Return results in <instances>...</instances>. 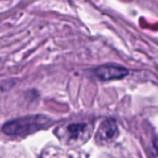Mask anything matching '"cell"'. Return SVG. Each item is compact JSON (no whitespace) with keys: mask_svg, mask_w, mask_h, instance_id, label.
Masks as SVG:
<instances>
[{"mask_svg":"<svg viewBox=\"0 0 158 158\" xmlns=\"http://www.w3.org/2000/svg\"><path fill=\"white\" fill-rule=\"evenodd\" d=\"M52 121L48 117L42 115H34L8 121L2 127V131L7 135L24 136L49 127Z\"/></svg>","mask_w":158,"mask_h":158,"instance_id":"cell-1","label":"cell"},{"mask_svg":"<svg viewBox=\"0 0 158 158\" xmlns=\"http://www.w3.org/2000/svg\"><path fill=\"white\" fill-rule=\"evenodd\" d=\"M118 135V128L113 119H106L100 125V128L95 135V140L100 144L113 142Z\"/></svg>","mask_w":158,"mask_h":158,"instance_id":"cell-2","label":"cell"},{"mask_svg":"<svg viewBox=\"0 0 158 158\" xmlns=\"http://www.w3.org/2000/svg\"><path fill=\"white\" fill-rule=\"evenodd\" d=\"M128 69L120 66L104 65L95 69V74L103 80H112V79H121L128 75Z\"/></svg>","mask_w":158,"mask_h":158,"instance_id":"cell-3","label":"cell"},{"mask_svg":"<svg viewBox=\"0 0 158 158\" xmlns=\"http://www.w3.org/2000/svg\"><path fill=\"white\" fill-rule=\"evenodd\" d=\"M88 126L86 123H74V125H69L67 127L68 135L73 140H78V139L82 138L85 133H86Z\"/></svg>","mask_w":158,"mask_h":158,"instance_id":"cell-4","label":"cell"},{"mask_svg":"<svg viewBox=\"0 0 158 158\" xmlns=\"http://www.w3.org/2000/svg\"><path fill=\"white\" fill-rule=\"evenodd\" d=\"M154 145H155V147H156V151L158 152V140H156V141H155V143H154Z\"/></svg>","mask_w":158,"mask_h":158,"instance_id":"cell-5","label":"cell"}]
</instances>
